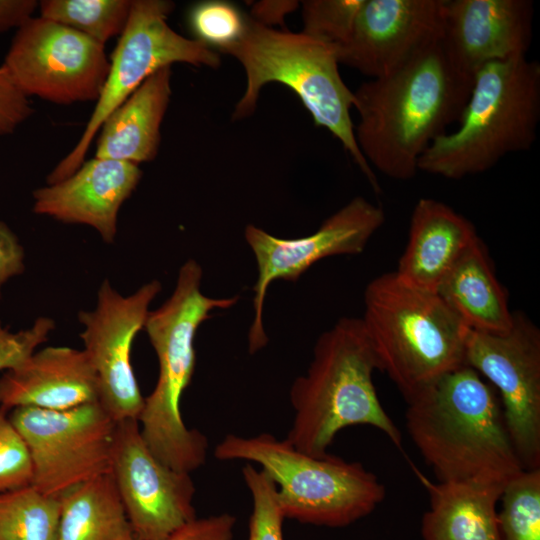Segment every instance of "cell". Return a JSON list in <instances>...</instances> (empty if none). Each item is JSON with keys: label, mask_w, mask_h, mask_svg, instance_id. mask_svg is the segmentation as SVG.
I'll list each match as a JSON object with an SVG mask.
<instances>
[{"label": "cell", "mask_w": 540, "mask_h": 540, "mask_svg": "<svg viewBox=\"0 0 540 540\" xmlns=\"http://www.w3.org/2000/svg\"><path fill=\"white\" fill-rule=\"evenodd\" d=\"M530 0H443L441 45L451 65L473 81L485 65L526 57Z\"/></svg>", "instance_id": "e0dca14e"}, {"label": "cell", "mask_w": 540, "mask_h": 540, "mask_svg": "<svg viewBox=\"0 0 540 540\" xmlns=\"http://www.w3.org/2000/svg\"><path fill=\"white\" fill-rule=\"evenodd\" d=\"M214 456L258 464L275 483L284 519L304 524L348 526L374 511L386 494L377 476L360 462L331 454L313 457L269 433L228 434Z\"/></svg>", "instance_id": "ba28073f"}, {"label": "cell", "mask_w": 540, "mask_h": 540, "mask_svg": "<svg viewBox=\"0 0 540 540\" xmlns=\"http://www.w3.org/2000/svg\"><path fill=\"white\" fill-rule=\"evenodd\" d=\"M539 120V63L527 57L489 63L474 76L457 129L431 143L418 170L454 180L483 173L529 150Z\"/></svg>", "instance_id": "5b68a950"}, {"label": "cell", "mask_w": 540, "mask_h": 540, "mask_svg": "<svg viewBox=\"0 0 540 540\" xmlns=\"http://www.w3.org/2000/svg\"><path fill=\"white\" fill-rule=\"evenodd\" d=\"M499 501L501 540H540V468L512 478Z\"/></svg>", "instance_id": "4316f807"}, {"label": "cell", "mask_w": 540, "mask_h": 540, "mask_svg": "<svg viewBox=\"0 0 540 540\" xmlns=\"http://www.w3.org/2000/svg\"><path fill=\"white\" fill-rule=\"evenodd\" d=\"M57 497L32 485L0 494V540H57Z\"/></svg>", "instance_id": "d4e9b609"}, {"label": "cell", "mask_w": 540, "mask_h": 540, "mask_svg": "<svg viewBox=\"0 0 540 540\" xmlns=\"http://www.w3.org/2000/svg\"><path fill=\"white\" fill-rule=\"evenodd\" d=\"M440 39L353 92L357 145L371 168L389 178H413L423 153L459 121L469 99L473 81L451 65Z\"/></svg>", "instance_id": "6da1fadb"}, {"label": "cell", "mask_w": 540, "mask_h": 540, "mask_svg": "<svg viewBox=\"0 0 540 540\" xmlns=\"http://www.w3.org/2000/svg\"><path fill=\"white\" fill-rule=\"evenodd\" d=\"M436 293L468 329L503 334L512 327L514 312L480 237L450 269Z\"/></svg>", "instance_id": "7402d4cb"}, {"label": "cell", "mask_w": 540, "mask_h": 540, "mask_svg": "<svg viewBox=\"0 0 540 540\" xmlns=\"http://www.w3.org/2000/svg\"><path fill=\"white\" fill-rule=\"evenodd\" d=\"M2 66L26 97L68 105L97 101L110 60L91 38L33 16L17 29Z\"/></svg>", "instance_id": "8fae6325"}, {"label": "cell", "mask_w": 540, "mask_h": 540, "mask_svg": "<svg viewBox=\"0 0 540 540\" xmlns=\"http://www.w3.org/2000/svg\"><path fill=\"white\" fill-rule=\"evenodd\" d=\"M236 518L228 513L195 518L160 540H233Z\"/></svg>", "instance_id": "836d02e7"}, {"label": "cell", "mask_w": 540, "mask_h": 540, "mask_svg": "<svg viewBox=\"0 0 540 540\" xmlns=\"http://www.w3.org/2000/svg\"><path fill=\"white\" fill-rule=\"evenodd\" d=\"M9 417L32 462L31 485L48 496L111 473L116 421L99 402L54 411L19 407Z\"/></svg>", "instance_id": "30bf717a"}, {"label": "cell", "mask_w": 540, "mask_h": 540, "mask_svg": "<svg viewBox=\"0 0 540 540\" xmlns=\"http://www.w3.org/2000/svg\"><path fill=\"white\" fill-rule=\"evenodd\" d=\"M171 66L148 77L101 125L95 157L138 165L153 160L171 97Z\"/></svg>", "instance_id": "44dd1931"}, {"label": "cell", "mask_w": 540, "mask_h": 540, "mask_svg": "<svg viewBox=\"0 0 540 540\" xmlns=\"http://www.w3.org/2000/svg\"><path fill=\"white\" fill-rule=\"evenodd\" d=\"M98 402L93 368L84 350L50 346L33 352L0 378V406L68 410Z\"/></svg>", "instance_id": "d6986e66"}, {"label": "cell", "mask_w": 540, "mask_h": 540, "mask_svg": "<svg viewBox=\"0 0 540 540\" xmlns=\"http://www.w3.org/2000/svg\"><path fill=\"white\" fill-rule=\"evenodd\" d=\"M111 474L136 540H160L196 518L190 473L159 460L138 420L116 422Z\"/></svg>", "instance_id": "9a60e30c"}, {"label": "cell", "mask_w": 540, "mask_h": 540, "mask_svg": "<svg viewBox=\"0 0 540 540\" xmlns=\"http://www.w3.org/2000/svg\"><path fill=\"white\" fill-rule=\"evenodd\" d=\"M248 17L233 3L207 0L193 5L188 22L197 41L220 52L243 36Z\"/></svg>", "instance_id": "83f0119b"}, {"label": "cell", "mask_w": 540, "mask_h": 540, "mask_svg": "<svg viewBox=\"0 0 540 540\" xmlns=\"http://www.w3.org/2000/svg\"><path fill=\"white\" fill-rule=\"evenodd\" d=\"M173 8L174 3L166 0H133L94 110L74 148L49 173L48 184L65 179L82 165L105 119L152 74L173 63L220 65L215 50L169 26L167 19Z\"/></svg>", "instance_id": "9c48e42d"}, {"label": "cell", "mask_w": 540, "mask_h": 540, "mask_svg": "<svg viewBox=\"0 0 540 540\" xmlns=\"http://www.w3.org/2000/svg\"><path fill=\"white\" fill-rule=\"evenodd\" d=\"M202 268L195 260L179 269L175 289L156 310L149 311L144 328L158 358L159 374L144 398L138 417L142 437L167 466L191 473L205 464L208 440L189 429L182 418L181 399L195 368L194 339L202 322L217 309L234 306L239 296L212 298L201 291Z\"/></svg>", "instance_id": "277c9868"}, {"label": "cell", "mask_w": 540, "mask_h": 540, "mask_svg": "<svg viewBox=\"0 0 540 540\" xmlns=\"http://www.w3.org/2000/svg\"><path fill=\"white\" fill-rule=\"evenodd\" d=\"M478 238L472 222L449 205L421 198L413 208L408 242L394 272L410 286L436 292L443 278Z\"/></svg>", "instance_id": "ffe728a7"}, {"label": "cell", "mask_w": 540, "mask_h": 540, "mask_svg": "<svg viewBox=\"0 0 540 540\" xmlns=\"http://www.w3.org/2000/svg\"><path fill=\"white\" fill-rule=\"evenodd\" d=\"M223 53L236 58L246 73V89L235 106L234 119L253 113L266 84H283L298 96L315 125L340 141L374 191H380L374 170L356 142L350 115L354 94L342 80L329 46L303 32L276 30L248 17L242 38Z\"/></svg>", "instance_id": "52a82bcc"}, {"label": "cell", "mask_w": 540, "mask_h": 540, "mask_svg": "<svg viewBox=\"0 0 540 540\" xmlns=\"http://www.w3.org/2000/svg\"><path fill=\"white\" fill-rule=\"evenodd\" d=\"M465 363L498 391L505 425L525 470L540 468V330L523 313L503 334L466 330Z\"/></svg>", "instance_id": "7c38bea8"}, {"label": "cell", "mask_w": 540, "mask_h": 540, "mask_svg": "<svg viewBox=\"0 0 540 540\" xmlns=\"http://www.w3.org/2000/svg\"><path fill=\"white\" fill-rule=\"evenodd\" d=\"M54 328V321L39 317L32 327L13 333L0 322V371L20 365L35 349L45 342Z\"/></svg>", "instance_id": "1f68e13d"}, {"label": "cell", "mask_w": 540, "mask_h": 540, "mask_svg": "<svg viewBox=\"0 0 540 540\" xmlns=\"http://www.w3.org/2000/svg\"><path fill=\"white\" fill-rule=\"evenodd\" d=\"M362 0L302 2L303 33L335 51L347 40Z\"/></svg>", "instance_id": "f1b7e54d"}, {"label": "cell", "mask_w": 540, "mask_h": 540, "mask_svg": "<svg viewBox=\"0 0 540 540\" xmlns=\"http://www.w3.org/2000/svg\"><path fill=\"white\" fill-rule=\"evenodd\" d=\"M33 469L28 448L0 406V494L31 485Z\"/></svg>", "instance_id": "4dcf8cb0"}, {"label": "cell", "mask_w": 540, "mask_h": 540, "mask_svg": "<svg viewBox=\"0 0 540 540\" xmlns=\"http://www.w3.org/2000/svg\"><path fill=\"white\" fill-rule=\"evenodd\" d=\"M39 7L35 0H0V33L19 28Z\"/></svg>", "instance_id": "d590c367"}, {"label": "cell", "mask_w": 540, "mask_h": 540, "mask_svg": "<svg viewBox=\"0 0 540 540\" xmlns=\"http://www.w3.org/2000/svg\"><path fill=\"white\" fill-rule=\"evenodd\" d=\"M133 0H44L40 17L76 30L101 45L120 36Z\"/></svg>", "instance_id": "484cf974"}, {"label": "cell", "mask_w": 540, "mask_h": 540, "mask_svg": "<svg viewBox=\"0 0 540 540\" xmlns=\"http://www.w3.org/2000/svg\"><path fill=\"white\" fill-rule=\"evenodd\" d=\"M406 402L407 432L439 482L505 486L525 470L498 394L466 363Z\"/></svg>", "instance_id": "7a4b0ae2"}, {"label": "cell", "mask_w": 540, "mask_h": 540, "mask_svg": "<svg viewBox=\"0 0 540 540\" xmlns=\"http://www.w3.org/2000/svg\"><path fill=\"white\" fill-rule=\"evenodd\" d=\"M361 318L375 354L405 400L465 364L467 328L436 293L410 286L395 272L369 282Z\"/></svg>", "instance_id": "8992f818"}, {"label": "cell", "mask_w": 540, "mask_h": 540, "mask_svg": "<svg viewBox=\"0 0 540 540\" xmlns=\"http://www.w3.org/2000/svg\"><path fill=\"white\" fill-rule=\"evenodd\" d=\"M443 0H362L339 64L385 76L441 38Z\"/></svg>", "instance_id": "2e32d148"}, {"label": "cell", "mask_w": 540, "mask_h": 540, "mask_svg": "<svg viewBox=\"0 0 540 540\" xmlns=\"http://www.w3.org/2000/svg\"><path fill=\"white\" fill-rule=\"evenodd\" d=\"M297 6V2L289 1H267L256 4L253 8L254 20L267 25L269 23H280L284 15Z\"/></svg>", "instance_id": "8d00e7d4"}, {"label": "cell", "mask_w": 540, "mask_h": 540, "mask_svg": "<svg viewBox=\"0 0 540 540\" xmlns=\"http://www.w3.org/2000/svg\"><path fill=\"white\" fill-rule=\"evenodd\" d=\"M33 107L0 66V135L12 134L32 114Z\"/></svg>", "instance_id": "d6a6232c"}, {"label": "cell", "mask_w": 540, "mask_h": 540, "mask_svg": "<svg viewBox=\"0 0 540 540\" xmlns=\"http://www.w3.org/2000/svg\"><path fill=\"white\" fill-rule=\"evenodd\" d=\"M24 252L16 235L0 221V286L24 270Z\"/></svg>", "instance_id": "e575fe53"}, {"label": "cell", "mask_w": 540, "mask_h": 540, "mask_svg": "<svg viewBox=\"0 0 540 540\" xmlns=\"http://www.w3.org/2000/svg\"><path fill=\"white\" fill-rule=\"evenodd\" d=\"M142 176L138 165L94 157L65 179L33 192V211L58 221L94 228L111 243L118 213Z\"/></svg>", "instance_id": "ac0fdd59"}, {"label": "cell", "mask_w": 540, "mask_h": 540, "mask_svg": "<svg viewBox=\"0 0 540 540\" xmlns=\"http://www.w3.org/2000/svg\"><path fill=\"white\" fill-rule=\"evenodd\" d=\"M160 290V282L152 280L124 297L105 279L95 309L78 315L84 326L80 334L83 350L97 381L98 402L116 422L138 420L143 409L144 397L131 364V349Z\"/></svg>", "instance_id": "5bb4252c"}, {"label": "cell", "mask_w": 540, "mask_h": 540, "mask_svg": "<svg viewBox=\"0 0 540 540\" xmlns=\"http://www.w3.org/2000/svg\"><path fill=\"white\" fill-rule=\"evenodd\" d=\"M375 370L378 363L361 318L339 319L319 336L307 372L291 386L294 418L286 439L301 452L325 457L342 429L370 425L401 449V432L377 396Z\"/></svg>", "instance_id": "3957f363"}, {"label": "cell", "mask_w": 540, "mask_h": 540, "mask_svg": "<svg viewBox=\"0 0 540 540\" xmlns=\"http://www.w3.org/2000/svg\"><path fill=\"white\" fill-rule=\"evenodd\" d=\"M242 475L252 498L248 540H284V517L278 506L275 483L251 463L243 466Z\"/></svg>", "instance_id": "f546056e"}, {"label": "cell", "mask_w": 540, "mask_h": 540, "mask_svg": "<svg viewBox=\"0 0 540 540\" xmlns=\"http://www.w3.org/2000/svg\"><path fill=\"white\" fill-rule=\"evenodd\" d=\"M418 475L429 493L423 540H501L496 506L505 486L434 483Z\"/></svg>", "instance_id": "603a6c76"}, {"label": "cell", "mask_w": 540, "mask_h": 540, "mask_svg": "<svg viewBox=\"0 0 540 540\" xmlns=\"http://www.w3.org/2000/svg\"><path fill=\"white\" fill-rule=\"evenodd\" d=\"M57 540H136L111 473L58 497Z\"/></svg>", "instance_id": "cb8c5ba5"}, {"label": "cell", "mask_w": 540, "mask_h": 540, "mask_svg": "<svg viewBox=\"0 0 540 540\" xmlns=\"http://www.w3.org/2000/svg\"><path fill=\"white\" fill-rule=\"evenodd\" d=\"M384 222L385 213L380 206L357 196L308 236L280 238L248 225L244 236L258 266V278L253 288L254 316L248 333L249 352L256 353L268 342L263 306L273 281L294 282L314 263L329 256L360 254Z\"/></svg>", "instance_id": "4fadbf2b"}]
</instances>
